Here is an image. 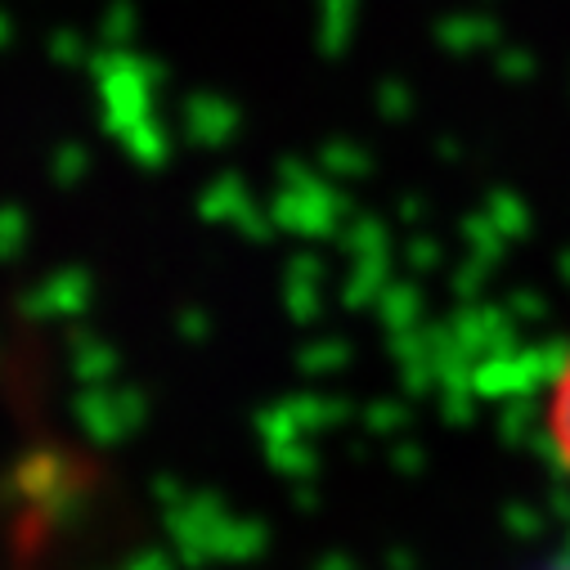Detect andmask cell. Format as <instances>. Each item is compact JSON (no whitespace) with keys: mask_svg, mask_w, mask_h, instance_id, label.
Instances as JSON below:
<instances>
[{"mask_svg":"<svg viewBox=\"0 0 570 570\" xmlns=\"http://www.w3.org/2000/svg\"><path fill=\"white\" fill-rule=\"evenodd\" d=\"M543 441L552 450V459L570 472V351L561 355L548 395H543Z\"/></svg>","mask_w":570,"mask_h":570,"instance_id":"cell-1","label":"cell"},{"mask_svg":"<svg viewBox=\"0 0 570 570\" xmlns=\"http://www.w3.org/2000/svg\"><path fill=\"white\" fill-rule=\"evenodd\" d=\"M548 570H570V561H566V566H548Z\"/></svg>","mask_w":570,"mask_h":570,"instance_id":"cell-2","label":"cell"}]
</instances>
